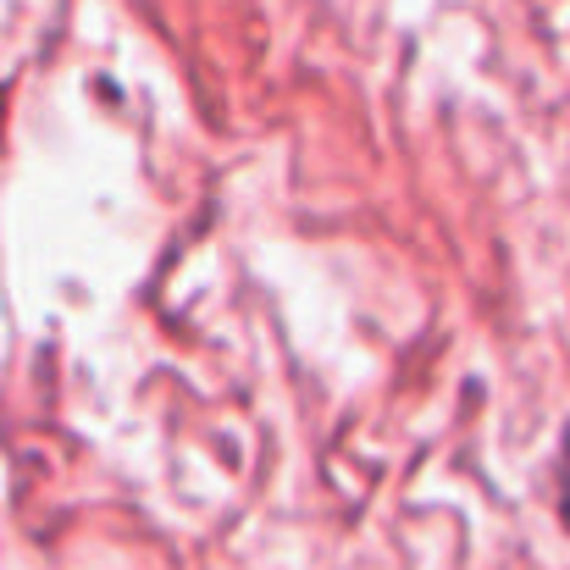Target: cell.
I'll list each match as a JSON object with an SVG mask.
<instances>
[{"mask_svg":"<svg viewBox=\"0 0 570 570\" xmlns=\"http://www.w3.org/2000/svg\"><path fill=\"white\" fill-rule=\"evenodd\" d=\"M560 510L570 521V432H566V454H560Z\"/></svg>","mask_w":570,"mask_h":570,"instance_id":"6da1fadb","label":"cell"}]
</instances>
